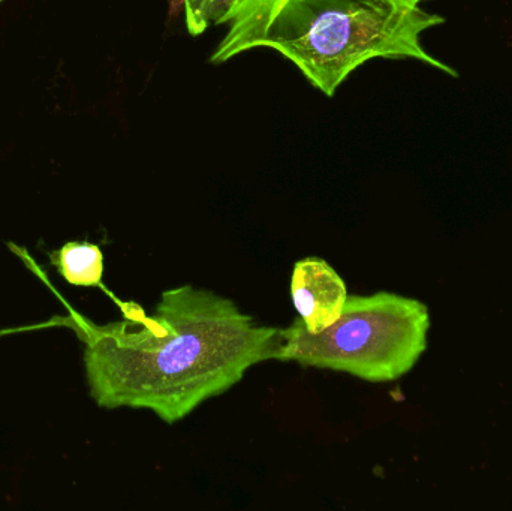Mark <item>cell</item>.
I'll return each instance as SVG.
<instances>
[{
	"label": "cell",
	"mask_w": 512,
	"mask_h": 511,
	"mask_svg": "<svg viewBox=\"0 0 512 511\" xmlns=\"http://www.w3.org/2000/svg\"><path fill=\"white\" fill-rule=\"evenodd\" d=\"M74 323L86 344L84 365L96 404L149 410L167 425L274 360L280 344L279 329L261 326L233 300L192 285L164 291L152 317L137 308L105 326L81 317Z\"/></svg>",
	"instance_id": "obj_1"
},
{
	"label": "cell",
	"mask_w": 512,
	"mask_h": 511,
	"mask_svg": "<svg viewBox=\"0 0 512 511\" xmlns=\"http://www.w3.org/2000/svg\"><path fill=\"white\" fill-rule=\"evenodd\" d=\"M427 0H237L210 62L256 48L294 63L310 84L333 98L346 78L373 59H414L457 77L427 53L421 35L445 23Z\"/></svg>",
	"instance_id": "obj_2"
},
{
	"label": "cell",
	"mask_w": 512,
	"mask_h": 511,
	"mask_svg": "<svg viewBox=\"0 0 512 511\" xmlns=\"http://www.w3.org/2000/svg\"><path fill=\"white\" fill-rule=\"evenodd\" d=\"M429 329V308L420 300L387 291L348 296L339 320L321 333L307 332L301 318L279 329L274 360L391 383L417 365Z\"/></svg>",
	"instance_id": "obj_3"
},
{
	"label": "cell",
	"mask_w": 512,
	"mask_h": 511,
	"mask_svg": "<svg viewBox=\"0 0 512 511\" xmlns=\"http://www.w3.org/2000/svg\"><path fill=\"white\" fill-rule=\"evenodd\" d=\"M291 299L307 332L333 326L348 299L345 281L322 258L297 261L291 276Z\"/></svg>",
	"instance_id": "obj_4"
},
{
	"label": "cell",
	"mask_w": 512,
	"mask_h": 511,
	"mask_svg": "<svg viewBox=\"0 0 512 511\" xmlns=\"http://www.w3.org/2000/svg\"><path fill=\"white\" fill-rule=\"evenodd\" d=\"M51 261L60 275L75 287H98L104 275V255L93 243H66L60 251L51 252Z\"/></svg>",
	"instance_id": "obj_5"
},
{
	"label": "cell",
	"mask_w": 512,
	"mask_h": 511,
	"mask_svg": "<svg viewBox=\"0 0 512 511\" xmlns=\"http://www.w3.org/2000/svg\"><path fill=\"white\" fill-rule=\"evenodd\" d=\"M237 0H183L188 32L200 36L209 27L225 24Z\"/></svg>",
	"instance_id": "obj_6"
},
{
	"label": "cell",
	"mask_w": 512,
	"mask_h": 511,
	"mask_svg": "<svg viewBox=\"0 0 512 511\" xmlns=\"http://www.w3.org/2000/svg\"><path fill=\"white\" fill-rule=\"evenodd\" d=\"M0 2H2V0H0Z\"/></svg>",
	"instance_id": "obj_7"
},
{
	"label": "cell",
	"mask_w": 512,
	"mask_h": 511,
	"mask_svg": "<svg viewBox=\"0 0 512 511\" xmlns=\"http://www.w3.org/2000/svg\"><path fill=\"white\" fill-rule=\"evenodd\" d=\"M0 335H2V333H0Z\"/></svg>",
	"instance_id": "obj_8"
}]
</instances>
